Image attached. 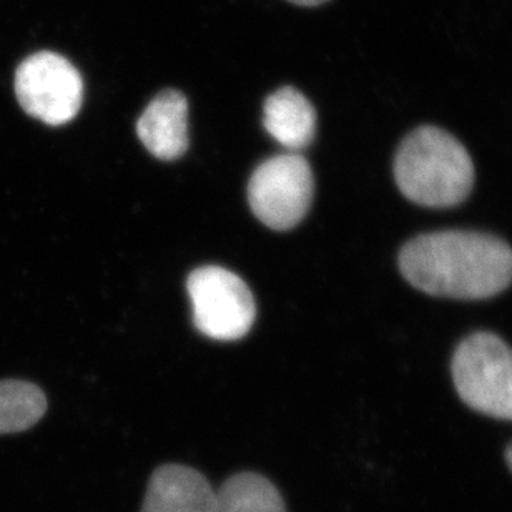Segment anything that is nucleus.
Instances as JSON below:
<instances>
[{
	"mask_svg": "<svg viewBox=\"0 0 512 512\" xmlns=\"http://www.w3.org/2000/svg\"><path fill=\"white\" fill-rule=\"evenodd\" d=\"M142 512H217V493L197 469L163 464L148 481Z\"/></svg>",
	"mask_w": 512,
	"mask_h": 512,
	"instance_id": "0eeeda50",
	"label": "nucleus"
},
{
	"mask_svg": "<svg viewBox=\"0 0 512 512\" xmlns=\"http://www.w3.org/2000/svg\"><path fill=\"white\" fill-rule=\"evenodd\" d=\"M399 270L428 295L488 300L511 286L512 248L488 233H424L401 248Z\"/></svg>",
	"mask_w": 512,
	"mask_h": 512,
	"instance_id": "f257e3e1",
	"label": "nucleus"
},
{
	"mask_svg": "<svg viewBox=\"0 0 512 512\" xmlns=\"http://www.w3.org/2000/svg\"><path fill=\"white\" fill-rule=\"evenodd\" d=\"M454 386L469 408L512 421V348L494 333H474L454 351Z\"/></svg>",
	"mask_w": 512,
	"mask_h": 512,
	"instance_id": "7ed1b4c3",
	"label": "nucleus"
},
{
	"mask_svg": "<svg viewBox=\"0 0 512 512\" xmlns=\"http://www.w3.org/2000/svg\"><path fill=\"white\" fill-rule=\"evenodd\" d=\"M290 4L300 5V7H318V5L326 4L330 0H288Z\"/></svg>",
	"mask_w": 512,
	"mask_h": 512,
	"instance_id": "f8f14e48",
	"label": "nucleus"
},
{
	"mask_svg": "<svg viewBox=\"0 0 512 512\" xmlns=\"http://www.w3.org/2000/svg\"><path fill=\"white\" fill-rule=\"evenodd\" d=\"M313 190L310 163L298 153H285L256 168L248 183V202L263 225L285 232L305 218Z\"/></svg>",
	"mask_w": 512,
	"mask_h": 512,
	"instance_id": "423d86ee",
	"label": "nucleus"
},
{
	"mask_svg": "<svg viewBox=\"0 0 512 512\" xmlns=\"http://www.w3.org/2000/svg\"><path fill=\"white\" fill-rule=\"evenodd\" d=\"M474 178L473 158L463 143L433 125L409 133L394 157L396 185L421 207H456L471 195Z\"/></svg>",
	"mask_w": 512,
	"mask_h": 512,
	"instance_id": "f03ea898",
	"label": "nucleus"
},
{
	"mask_svg": "<svg viewBox=\"0 0 512 512\" xmlns=\"http://www.w3.org/2000/svg\"><path fill=\"white\" fill-rule=\"evenodd\" d=\"M47 411L44 391L27 381H0V434L22 433Z\"/></svg>",
	"mask_w": 512,
	"mask_h": 512,
	"instance_id": "9b49d317",
	"label": "nucleus"
},
{
	"mask_svg": "<svg viewBox=\"0 0 512 512\" xmlns=\"http://www.w3.org/2000/svg\"><path fill=\"white\" fill-rule=\"evenodd\" d=\"M138 138L153 157L177 160L188 148L187 97L175 89L160 92L137 122Z\"/></svg>",
	"mask_w": 512,
	"mask_h": 512,
	"instance_id": "6e6552de",
	"label": "nucleus"
},
{
	"mask_svg": "<svg viewBox=\"0 0 512 512\" xmlns=\"http://www.w3.org/2000/svg\"><path fill=\"white\" fill-rule=\"evenodd\" d=\"M193 321L217 341L240 340L252 330L256 305L247 283L222 266H202L188 276Z\"/></svg>",
	"mask_w": 512,
	"mask_h": 512,
	"instance_id": "39448f33",
	"label": "nucleus"
},
{
	"mask_svg": "<svg viewBox=\"0 0 512 512\" xmlns=\"http://www.w3.org/2000/svg\"><path fill=\"white\" fill-rule=\"evenodd\" d=\"M217 512H286V506L270 479L245 471L218 489Z\"/></svg>",
	"mask_w": 512,
	"mask_h": 512,
	"instance_id": "9d476101",
	"label": "nucleus"
},
{
	"mask_svg": "<svg viewBox=\"0 0 512 512\" xmlns=\"http://www.w3.org/2000/svg\"><path fill=\"white\" fill-rule=\"evenodd\" d=\"M504 459H506V464H508V468L511 469L512 473V443L509 444L508 448H506V453H504Z\"/></svg>",
	"mask_w": 512,
	"mask_h": 512,
	"instance_id": "ddd939ff",
	"label": "nucleus"
},
{
	"mask_svg": "<svg viewBox=\"0 0 512 512\" xmlns=\"http://www.w3.org/2000/svg\"><path fill=\"white\" fill-rule=\"evenodd\" d=\"M263 125L283 147L303 150L316 135L315 107L295 87H281L266 97Z\"/></svg>",
	"mask_w": 512,
	"mask_h": 512,
	"instance_id": "1a4fd4ad",
	"label": "nucleus"
},
{
	"mask_svg": "<svg viewBox=\"0 0 512 512\" xmlns=\"http://www.w3.org/2000/svg\"><path fill=\"white\" fill-rule=\"evenodd\" d=\"M15 97L25 114L59 127L79 114L84 102V80L74 64L55 54L37 52L15 70Z\"/></svg>",
	"mask_w": 512,
	"mask_h": 512,
	"instance_id": "20e7f679",
	"label": "nucleus"
}]
</instances>
